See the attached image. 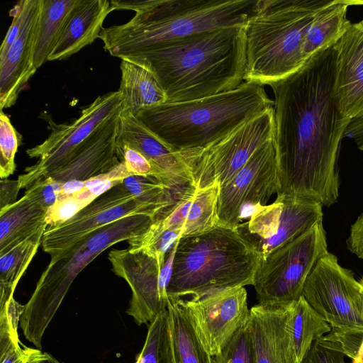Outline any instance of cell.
<instances>
[{
	"label": "cell",
	"mask_w": 363,
	"mask_h": 363,
	"mask_svg": "<svg viewBox=\"0 0 363 363\" xmlns=\"http://www.w3.org/2000/svg\"><path fill=\"white\" fill-rule=\"evenodd\" d=\"M335 43L311 56L289 76L269 86L274 96V138L281 189L323 206L339 196V150L351 119L336 91Z\"/></svg>",
	"instance_id": "1"
},
{
	"label": "cell",
	"mask_w": 363,
	"mask_h": 363,
	"mask_svg": "<svg viewBox=\"0 0 363 363\" xmlns=\"http://www.w3.org/2000/svg\"><path fill=\"white\" fill-rule=\"evenodd\" d=\"M126 56L139 57L149 65L167 102L206 98L245 82V46L240 26L199 32Z\"/></svg>",
	"instance_id": "2"
},
{
	"label": "cell",
	"mask_w": 363,
	"mask_h": 363,
	"mask_svg": "<svg viewBox=\"0 0 363 363\" xmlns=\"http://www.w3.org/2000/svg\"><path fill=\"white\" fill-rule=\"evenodd\" d=\"M257 0H113V10L135 12L127 23L103 28L99 38L122 57L218 28L243 27Z\"/></svg>",
	"instance_id": "3"
},
{
	"label": "cell",
	"mask_w": 363,
	"mask_h": 363,
	"mask_svg": "<svg viewBox=\"0 0 363 363\" xmlns=\"http://www.w3.org/2000/svg\"><path fill=\"white\" fill-rule=\"evenodd\" d=\"M264 86L244 82L235 89L185 102H166L136 116L175 151L202 150L274 107Z\"/></svg>",
	"instance_id": "4"
},
{
	"label": "cell",
	"mask_w": 363,
	"mask_h": 363,
	"mask_svg": "<svg viewBox=\"0 0 363 363\" xmlns=\"http://www.w3.org/2000/svg\"><path fill=\"white\" fill-rule=\"evenodd\" d=\"M333 0H257L242 27L244 81L264 86L298 70L315 15Z\"/></svg>",
	"instance_id": "5"
},
{
	"label": "cell",
	"mask_w": 363,
	"mask_h": 363,
	"mask_svg": "<svg viewBox=\"0 0 363 363\" xmlns=\"http://www.w3.org/2000/svg\"><path fill=\"white\" fill-rule=\"evenodd\" d=\"M259 259L236 230L218 225L179 238L168 297L199 299L216 291L253 285Z\"/></svg>",
	"instance_id": "6"
},
{
	"label": "cell",
	"mask_w": 363,
	"mask_h": 363,
	"mask_svg": "<svg viewBox=\"0 0 363 363\" xmlns=\"http://www.w3.org/2000/svg\"><path fill=\"white\" fill-rule=\"evenodd\" d=\"M154 221L145 215L123 218L96 230L50 261L21 318L20 326L25 337L41 350L45 330L79 272L104 250L144 233Z\"/></svg>",
	"instance_id": "7"
},
{
	"label": "cell",
	"mask_w": 363,
	"mask_h": 363,
	"mask_svg": "<svg viewBox=\"0 0 363 363\" xmlns=\"http://www.w3.org/2000/svg\"><path fill=\"white\" fill-rule=\"evenodd\" d=\"M328 252L320 221L260 258L252 285L259 303L297 301L303 295L304 284L314 267Z\"/></svg>",
	"instance_id": "8"
},
{
	"label": "cell",
	"mask_w": 363,
	"mask_h": 363,
	"mask_svg": "<svg viewBox=\"0 0 363 363\" xmlns=\"http://www.w3.org/2000/svg\"><path fill=\"white\" fill-rule=\"evenodd\" d=\"M123 108L124 99L118 90L99 96L69 123L57 124L45 113L51 132L42 143L26 150L29 157L38 160L18 176L21 189H28L66 164L93 134Z\"/></svg>",
	"instance_id": "9"
},
{
	"label": "cell",
	"mask_w": 363,
	"mask_h": 363,
	"mask_svg": "<svg viewBox=\"0 0 363 363\" xmlns=\"http://www.w3.org/2000/svg\"><path fill=\"white\" fill-rule=\"evenodd\" d=\"M174 203L137 196L122 184H118L71 218L48 225L43 234L42 247L52 261L79 241L112 223L136 215L147 216L155 220Z\"/></svg>",
	"instance_id": "10"
},
{
	"label": "cell",
	"mask_w": 363,
	"mask_h": 363,
	"mask_svg": "<svg viewBox=\"0 0 363 363\" xmlns=\"http://www.w3.org/2000/svg\"><path fill=\"white\" fill-rule=\"evenodd\" d=\"M274 107L247 120L225 137L199 150L180 152L189 167L193 186L202 189L229 181L254 152L274 137Z\"/></svg>",
	"instance_id": "11"
},
{
	"label": "cell",
	"mask_w": 363,
	"mask_h": 363,
	"mask_svg": "<svg viewBox=\"0 0 363 363\" xmlns=\"http://www.w3.org/2000/svg\"><path fill=\"white\" fill-rule=\"evenodd\" d=\"M303 296L332 330H363V286L328 252L314 267Z\"/></svg>",
	"instance_id": "12"
},
{
	"label": "cell",
	"mask_w": 363,
	"mask_h": 363,
	"mask_svg": "<svg viewBox=\"0 0 363 363\" xmlns=\"http://www.w3.org/2000/svg\"><path fill=\"white\" fill-rule=\"evenodd\" d=\"M281 173L274 137L259 147L247 162L220 186L218 200V225L235 230L247 207L255 211L266 206L274 194L281 192Z\"/></svg>",
	"instance_id": "13"
},
{
	"label": "cell",
	"mask_w": 363,
	"mask_h": 363,
	"mask_svg": "<svg viewBox=\"0 0 363 363\" xmlns=\"http://www.w3.org/2000/svg\"><path fill=\"white\" fill-rule=\"evenodd\" d=\"M179 298L201 344L212 357L220 353L250 318L244 287L216 291L199 299Z\"/></svg>",
	"instance_id": "14"
},
{
	"label": "cell",
	"mask_w": 363,
	"mask_h": 363,
	"mask_svg": "<svg viewBox=\"0 0 363 363\" xmlns=\"http://www.w3.org/2000/svg\"><path fill=\"white\" fill-rule=\"evenodd\" d=\"M112 271L130 286L132 296L127 314L138 325L152 322L167 308L160 294V274L164 263L142 250L130 247L109 252Z\"/></svg>",
	"instance_id": "15"
},
{
	"label": "cell",
	"mask_w": 363,
	"mask_h": 363,
	"mask_svg": "<svg viewBox=\"0 0 363 363\" xmlns=\"http://www.w3.org/2000/svg\"><path fill=\"white\" fill-rule=\"evenodd\" d=\"M296 301L258 303L250 309L247 325L253 340L255 363H300L291 330Z\"/></svg>",
	"instance_id": "16"
},
{
	"label": "cell",
	"mask_w": 363,
	"mask_h": 363,
	"mask_svg": "<svg viewBox=\"0 0 363 363\" xmlns=\"http://www.w3.org/2000/svg\"><path fill=\"white\" fill-rule=\"evenodd\" d=\"M42 0H27L21 31L3 57L0 58V108H8L35 73L33 56Z\"/></svg>",
	"instance_id": "17"
},
{
	"label": "cell",
	"mask_w": 363,
	"mask_h": 363,
	"mask_svg": "<svg viewBox=\"0 0 363 363\" xmlns=\"http://www.w3.org/2000/svg\"><path fill=\"white\" fill-rule=\"evenodd\" d=\"M219 191L218 183L202 189H188L150 227L157 232H174L180 238L214 228L218 225Z\"/></svg>",
	"instance_id": "18"
},
{
	"label": "cell",
	"mask_w": 363,
	"mask_h": 363,
	"mask_svg": "<svg viewBox=\"0 0 363 363\" xmlns=\"http://www.w3.org/2000/svg\"><path fill=\"white\" fill-rule=\"evenodd\" d=\"M117 137L164 171L182 191L194 186L191 172L180 153L162 140L136 115L124 108L119 114Z\"/></svg>",
	"instance_id": "19"
},
{
	"label": "cell",
	"mask_w": 363,
	"mask_h": 363,
	"mask_svg": "<svg viewBox=\"0 0 363 363\" xmlns=\"http://www.w3.org/2000/svg\"><path fill=\"white\" fill-rule=\"evenodd\" d=\"M335 48L337 95L352 120L363 115V20L351 23Z\"/></svg>",
	"instance_id": "20"
},
{
	"label": "cell",
	"mask_w": 363,
	"mask_h": 363,
	"mask_svg": "<svg viewBox=\"0 0 363 363\" xmlns=\"http://www.w3.org/2000/svg\"><path fill=\"white\" fill-rule=\"evenodd\" d=\"M120 112L93 134L70 160L48 177L62 184L86 181L117 167L121 163L115 151Z\"/></svg>",
	"instance_id": "21"
},
{
	"label": "cell",
	"mask_w": 363,
	"mask_h": 363,
	"mask_svg": "<svg viewBox=\"0 0 363 363\" xmlns=\"http://www.w3.org/2000/svg\"><path fill=\"white\" fill-rule=\"evenodd\" d=\"M113 11L108 0H77L48 61L67 59L91 44L99 38L104 20Z\"/></svg>",
	"instance_id": "22"
},
{
	"label": "cell",
	"mask_w": 363,
	"mask_h": 363,
	"mask_svg": "<svg viewBox=\"0 0 363 363\" xmlns=\"http://www.w3.org/2000/svg\"><path fill=\"white\" fill-rule=\"evenodd\" d=\"M121 60L118 91L123 97L125 109L136 115L140 111L167 101L156 74L143 60L133 56Z\"/></svg>",
	"instance_id": "23"
},
{
	"label": "cell",
	"mask_w": 363,
	"mask_h": 363,
	"mask_svg": "<svg viewBox=\"0 0 363 363\" xmlns=\"http://www.w3.org/2000/svg\"><path fill=\"white\" fill-rule=\"evenodd\" d=\"M48 211L25 194L0 209V255L47 228Z\"/></svg>",
	"instance_id": "24"
},
{
	"label": "cell",
	"mask_w": 363,
	"mask_h": 363,
	"mask_svg": "<svg viewBox=\"0 0 363 363\" xmlns=\"http://www.w3.org/2000/svg\"><path fill=\"white\" fill-rule=\"evenodd\" d=\"M354 0H333L315 16L306 33L303 54L308 60L320 50L335 44L351 25L347 18Z\"/></svg>",
	"instance_id": "25"
},
{
	"label": "cell",
	"mask_w": 363,
	"mask_h": 363,
	"mask_svg": "<svg viewBox=\"0 0 363 363\" xmlns=\"http://www.w3.org/2000/svg\"><path fill=\"white\" fill-rule=\"evenodd\" d=\"M76 2L77 0H42L33 56L36 69L48 61Z\"/></svg>",
	"instance_id": "26"
},
{
	"label": "cell",
	"mask_w": 363,
	"mask_h": 363,
	"mask_svg": "<svg viewBox=\"0 0 363 363\" xmlns=\"http://www.w3.org/2000/svg\"><path fill=\"white\" fill-rule=\"evenodd\" d=\"M167 308L175 363H212V356L201 344L179 298L169 297Z\"/></svg>",
	"instance_id": "27"
},
{
	"label": "cell",
	"mask_w": 363,
	"mask_h": 363,
	"mask_svg": "<svg viewBox=\"0 0 363 363\" xmlns=\"http://www.w3.org/2000/svg\"><path fill=\"white\" fill-rule=\"evenodd\" d=\"M46 228L0 255V307L13 296L14 290L37 252Z\"/></svg>",
	"instance_id": "28"
},
{
	"label": "cell",
	"mask_w": 363,
	"mask_h": 363,
	"mask_svg": "<svg viewBox=\"0 0 363 363\" xmlns=\"http://www.w3.org/2000/svg\"><path fill=\"white\" fill-rule=\"evenodd\" d=\"M291 328L294 345L300 362L312 344L332 330L330 324L303 295L295 302Z\"/></svg>",
	"instance_id": "29"
},
{
	"label": "cell",
	"mask_w": 363,
	"mask_h": 363,
	"mask_svg": "<svg viewBox=\"0 0 363 363\" xmlns=\"http://www.w3.org/2000/svg\"><path fill=\"white\" fill-rule=\"evenodd\" d=\"M135 363H175L168 308L149 323L145 343Z\"/></svg>",
	"instance_id": "30"
},
{
	"label": "cell",
	"mask_w": 363,
	"mask_h": 363,
	"mask_svg": "<svg viewBox=\"0 0 363 363\" xmlns=\"http://www.w3.org/2000/svg\"><path fill=\"white\" fill-rule=\"evenodd\" d=\"M115 151L119 161L125 164L126 169L130 175L154 177L171 189L178 196L184 192L179 188L177 184L164 171L157 167L142 153L118 137L116 140Z\"/></svg>",
	"instance_id": "31"
},
{
	"label": "cell",
	"mask_w": 363,
	"mask_h": 363,
	"mask_svg": "<svg viewBox=\"0 0 363 363\" xmlns=\"http://www.w3.org/2000/svg\"><path fill=\"white\" fill-rule=\"evenodd\" d=\"M212 363H255L254 344L247 323L238 329Z\"/></svg>",
	"instance_id": "32"
},
{
	"label": "cell",
	"mask_w": 363,
	"mask_h": 363,
	"mask_svg": "<svg viewBox=\"0 0 363 363\" xmlns=\"http://www.w3.org/2000/svg\"><path fill=\"white\" fill-rule=\"evenodd\" d=\"M21 345L8 325L0 322V363H39L47 357L48 353L41 350Z\"/></svg>",
	"instance_id": "33"
},
{
	"label": "cell",
	"mask_w": 363,
	"mask_h": 363,
	"mask_svg": "<svg viewBox=\"0 0 363 363\" xmlns=\"http://www.w3.org/2000/svg\"><path fill=\"white\" fill-rule=\"evenodd\" d=\"M21 135L9 118L0 112V177L7 179L16 169L15 155L21 143Z\"/></svg>",
	"instance_id": "34"
},
{
	"label": "cell",
	"mask_w": 363,
	"mask_h": 363,
	"mask_svg": "<svg viewBox=\"0 0 363 363\" xmlns=\"http://www.w3.org/2000/svg\"><path fill=\"white\" fill-rule=\"evenodd\" d=\"M130 175L125 164L121 162L109 172L85 181L84 187L70 196L85 207L111 188L121 184Z\"/></svg>",
	"instance_id": "35"
},
{
	"label": "cell",
	"mask_w": 363,
	"mask_h": 363,
	"mask_svg": "<svg viewBox=\"0 0 363 363\" xmlns=\"http://www.w3.org/2000/svg\"><path fill=\"white\" fill-rule=\"evenodd\" d=\"M331 347L354 359L363 358V330H331L323 337Z\"/></svg>",
	"instance_id": "36"
},
{
	"label": "cell",
	"mask_w": 363,
	"mask_h": 363,
	"mask_svg": "<svg viewBox=\"0 0 363 363\" xmlns=\"http://www.w3.org/2000/svg\"><path fill=\"white\" fill-rule=\"evenodd\" d=\"M62 186V183L48 177L30 186L24 194L49 211L57 202Z\"/></svg>",
	"instance_id": "37"
},
{
	"label": "cell",
	"mask_w": 363,
	"mask_h": 363,
	"mask_svg": "<svg viewBox=\"0 0 363 363\" xmlns=\"http://www.w3.org/2000/svg\"><path fill=\"white\" fill-rule=\"evenodd\" d=\"M345 357L322 337L312 344L300 363H346Z\"/></svg>",
	"instance_id": "38"
},
{
	"label": "cell",
	"mask_w": 363,
	"mask_h": 363,
	"mask_svg": "<svg viewBox=\"0 0 363 363\" xmlns=\"http://www.w3.org/2000/svg\"><path fill=\"white\" fill-rule=\"evenodd\" d=\"M26 8L27 0H22L15 4L10 10L9 15L13 17V19L0 48V58L5 55L9 47L19 34L25 19Z\"/></svg>",
	"instance_id": "39"
},
{
	"label": "cell",
	"mask_w": 363,
	"mask_h": 363,
	"mask_svg": "<svg viewBox=\"0 0 363 363\" xmlns=\"http://www.w3.org/2000/svg\"><path fill=\"white\" fill-rule=\"evenodd\" d=\"M25 310V305H21L12 296L6 303L0 307V321L5 322L12 335L18 338V325Z\"/></svg>",
	"instance_id": "40"
},
{
	"label": "cell",
	"mask_w": 363,
	"mask_h": 363,
	"mask_svg": "<svg viewBox=\"0 0 363 363\" xmlns=\"http://www.w3.org/2000/svg\"><path fill=\"white\" fill-rule=\"evenodd\" d=\"M20 189H21L18 179H1L0 208H2L14 203L17 201V196Z\"/></svg>",
	"instance_id": "41"
},
{
	"label": "cell",
	"mask_w": 363,
	"mask_h": 363,
	"mask_svg": "<svg viewBox=\"0 0 363 363\" xmlns=\"http://www.w3.org/2000/svg\"><path fill=\"white\" fill-rule=\"evenodd\" d=\"M344 137L352 139L357 147L363 151V115L350 121Z\"/></svg>",
	"instance_id": "42"
},
{
	"label": "cell",
	"mask_w": 363,
	"mask_h": 363,
	"mask_svg": "<svg viewBox=\"0 0 363 363\" xmlns=\"http://www.w3.org/2000/svg\"><path fill=\"white\" fill-rule=\"evenodd\" d=\"M85 181L72 180L62 184L58 200L65 199L82 189Z\"/></svg>",
	"instance_id": "43"
},
{
	"label": "cell",
	"mask_w": 363,
	"mask_h": 363,
	"mask_svg": "<svg viewBox=\"0 0 363 363\" xmlns=\"http://www.w3.org/2000/svg\"><path fill=\"white\" fill-rule=\"evenodd\" d=\"M352 363H363V358H356L352 359Z\"/></svg>",
	"instance_id": "44"
},
{
	"label": "cell",
	"mask_w": 363,
	"mask_h": 363,
	"mask_svg": "<svg viewBox=\"0 0 363 363\" xmlns=\"http://www.w3.org/2000/svg\"><path fill=\"white\" fill-rule=\"evenodd\" d=\"M356 5H363V0H355Z\"/></svg>",
	"instance_id": "45"
},
{
	"label": "cell",
	"mask_w": 363,
	"mask_h": 363,
	"mask_svg": "<svg viewBox=\"0 0 363 363\" xmlns=\"http://www.w3.org/2000/svg\"><path fill=\"white\" fill-rule=\"evenodd\" d=\"M359 281L361 284V285L363 286V278H362Z\"/></svg>",
	"instance_id": "46"
}]
</instances>
